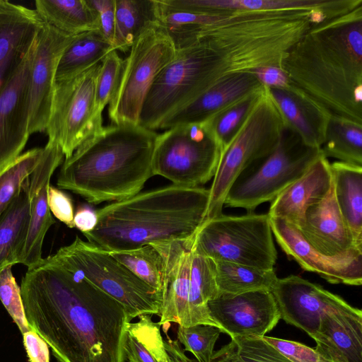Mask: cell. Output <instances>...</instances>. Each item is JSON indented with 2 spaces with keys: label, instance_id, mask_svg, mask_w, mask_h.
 Wrapping results in <instances>:
<instances>
[{
  "label": "cell",
  "instance_id": "cell-1",
  "mask_svg": "<svg viewBox=\"0 0 362 362\" xmlns=\"http://www.w3.org/2000/svg\"><path fill=\"white\" fill-rule=\"evenodd\" d=\"M21 293L30 329L59 362H124L126 308L48 257L28 269Z\"/></svg>",
  "mask_w": 362,
  "mask_h": 362
},
{
  "label": "cell",
  "instance_id": "cell-2",
  "mask_svg": "<svg viewBox=\"0 0 362 362\" xmlns=\"http://www.w3.org/2000/svg\"><path fill=\"white\" fill-rule=\"evenodd\" d=\"M281 69L292 86L331 117L362 125V4L313 25Z\"/></svg>",
  "mask_w": 362,
  "mask_h": 362
},
{
  "label": "cell",
  "instance_id": "cell-3",
  "mask_svg": "<svg viewBox=\"0 0 362 362\" xmlns=\"http://www.w3.org/2000/svg\"><path fill=\"white\" fill-rule=\"evenodd\" d=\"M252 66L248 37L241 24L226 16L210 34L176 50L173 59L155 78L143 104L139 124L158 129L169 116L210 88Z\"/></svg>",
  "mask_w": 362,
  "mask_h": 362
},
{
  "label": "cell",
  "instance_id": "cell-4",
  "mask_svg": "<svg viewBox=\"0 0 362 362\" xmlns=\"http://www.w3.org/2000/svg\"><path fill=\"white\" fill-rule=\"evenodd\" d=\"M158 134L140 124L103 129L64 159L57 180L89 204L118 202L141 192L154 176L152 158Z\"/></svg>",
  "mask_w": 362,
  "mask_h": 362
},
{
  "label": "cell",
  "instance_id": "cell-5",
  "mask_svg": "<svg viewBox=\"0 0 362 362\" xmlns=\"http://www.w3.org/2000/svg\"><path fill=\"white\" fill-rule=\"evenodd\" d=\"M209 190L175 185L139 192L97 210L87 241L106 251L190 238L205 221Z\"/></svg>",
  "mask_w": 362,
  "mask_h": 362
},
{
  "label": "cell",
  "instance_id": "cell-6",
  "mask_svg": "<svg viewBox=\"0 0 362 362\" xmlns=\"http://www.w3.org/2000/svg\"><path fill=\"white\" fill-rule=\"evenodd\" d=\"M287 127L269 87L264 85L221 153L209 189L205 220L222 214L225 199L233 182L250 165L274 150Z\"/></svg>",
  "mask_w": 362,
  "mask_h": 362
},
{
  "label": "cell",
  "instance_id": "cell-7",
  "mask_svg": "<svg viewBox=\"0 0 362 362\" xmlns=\"http://www.w3.org/2000/svg\"><path fill=\"white\" fill-rule=\"evenodd\" d=\"M47 257L122 304L131 320L143 315H158L160 292L136 277L103 248L76 235L71 244Z\"/></svg>",
  "mask_w": 362,
  "mask_h": 362
},
{
  "label": "cell",
  "instance_id": "cell-8",
  "mask_svg": "<svg viewBox=\"0 0 362 362\" xmlns=\"http://www.w3.org/2000/svg\"><path fill=\"white\" fill-rule=\"evenodd\" d=\"M195 253L262 269H274L277 252L267 214L206 219L193 237Z\"/></svg>",
  "mask_w": 362,
  "mask_h": 362
},
{
  "label": "cell",
  "instance_id": "cell-9",
  "mask_svg": "<svg viewBox=\"0 0 362 362\" xmlns=\"http://www.w3.org/2000/svg\"><path fill=\"white\" fill-rule=\"evenodd\" d=\"M322 154L320 149L305 146L287 127L274 150L250 165L235 180L224 205L242 208L252 214L259 204L272 202Z\"/></svg>",
  "mask_w": 362,
  "mask_h": 362
},
{
  "label": "cell",
  "instance_id": "cell-10",
  "mask_svg": "<svg viewBox=\"0 0 362 362\" xmlns=\"http://www.w3.org/2000/svg\"><path fill=\"white\" fill-rule=\"evenodd\" d=\"M221 153L222 148L202 123L178 124L158 134L153 173L175 185L197 187L214 177Z\"/></svg>",
  "mask_w": 362,
  "mask_h": 362
},
{
  "label": "cell",
  "instance_id": "cell-11",
  "mask_svg": "<svg viewBox=\"0 0 362 362\" xmlns=\"http://www.w3.org/2000/svg\"><path fill=\"white\" fill-rule=\"evenodd\" d=\"M129 52L119 86L108 105L112 124H139L148 90L156 76L175 57L176 49L157 24L143 32Z\"/></svg>",
  "mask_w": 362,
  "mask_h": 362
},
{
  "label": "cell",
  "instance_id": "cell-12",
  "mask_svg": "<svg viewBox=\"0 0 362 362\" xmlns=\"http://www.w3.org/2000/svg\"><path fill=\"white\" fill-rule=\"evenodd\" d=\"M100 63L85 71L56 81L45 131L57 143L64 159L103 127V112L95 106V85Z\"/></svg>",
  "mask_w": 362,
  "mask_h": 362
},
{
  "label": "cell",
  "instance_id": "cell-13",
  "mask_svg": "<svg viewBox=\"0 0 362 362\" xmlns=\"http://www.w3.org/2000/svg\"><path fill=\"white\" fill-rule=\"evenodd\" d=\"M37 38L38 33L0 89V172L21 155L30 136V75Z\"/></svg>",
  "mask_w": 362,
  "mask_h": 362
},
{
  "label": "cell",
  "instance_id": "cell-14",
  "mask_svg": "<svg viewBox=\"0 0 362 362\" xmlns=\"http://www.w3.org/2000/svg\"><path fill=\"white\" fill-rule=\"evenodd\" d=\"M270 291L280 319L303 329L312 338L324 313L354 308L340 296L296 275L278 278Z\"/></svg>",
  "mask_w": 362,
  "mask_h": 362
},
{
  "label": "cell",
  "instance_id": "cell-15",
  "mask_svg": "<svg viewBox=\"0 0 362 362\" xmlns=\"http://www.w3.org/2000/svg\"><path fill=\"white\" fill-rule=\"evenodd\" d=\"M210 317L230 338L262 337L279 322L280 313L269 290L219 294L208 303Z\"/></svg>",
  "mask_w": 362,
  "mask_h": 362
},
{
  "label": "cell",
  "instance_id": "cell-16",
  "mask_svg": "<svg viewBox=\"0 0 362 362\" xmlns=\"http://www.w3.org/2000/svg\"><path fill=\"white\" fill-rule=\"evenodd\" d=\"M76 35L45 23L38 33L31 69L28 132L45 130L52 105L57 68L60 57Z\"/></svg>",
  "mask_w": 362,
  "mask_h": 362
},
{
  "label": "cell",
  "instance_id": "cell-17",
  "mask_svg": "<svg viewBox=\"0 0 362 362\" xmlns=\"http://www.w3.org/2000/svg\"><path fill=\"white\" fill-rule=\"evenodd\" d=\"M270 223L272 234L281 248L303 269L315 272L331 284L361 285L362 252L335 257L325 256L287 221L270 218Z\"/></svg>",
  "mask_w": 362,
  "mask_h": 362
},
{
  "label": "cell",
  "instance_id": "cell-18",
  "mask_svg": "<svg viewBox=\"0 0 362 362\" xmlns=\"http://www.w3.org/2000/svg\"><path fill=\"white\" fill-rule=\"evenodd\" d=\"M64 155L55 142L48 141L41 158L28 179L30 223L28 232L19 258V264L32 267L42 259L45 235L55 223L47 203V191L55 170L62 164Z\"/></svg>",
  "mask_w": 362,
  "mask_h": 362
},
{
  "label": "cell",
  "instance_id": "cell-19",
  "mask_svg": "<svg viewBox=\"0 0 362 362\" xmlns=\"http://www.w3.org/2000/svg\"><path fill=\"white\" fill-rule=\"evenodd\" d=\"M193 237L150 244L158 251L163 259L161 303L158 322L160 326L170 322L186 326Z\"/></svg>",
  "mask_w": 362,
  "mask_h": 362
},
{
  "label": "cell",
  "instance_id": "cell-20",
  "mask_svg": "<svg viewBox=\"0 0 362 362\" xmlns=\"http://www.w3.org/2000/svg\"><path fill=\"white\" fill-rule=\"evenodd\" d=\"M297 228L305 240L325 256L335 257L362 252L341 214L333 181L326 196L307 209Z\"/></svg>",
  "mask_w": 362,
  "mask_h": 362
},
{
  "label": "cell",
  "instance_id": "cell-21",
  "mask_svg": "<svg viewBox=\"0 0 362 362\" xmlns=\"http://www.w3.org/2000/svg\"><path fill=\"white\" fill-rule=\"evenodd\" d=\"M313 339L322 362H362V311L325 313Z\"/></svg>",
  "mask_w": 362,
  "mask_h": 362
},
{
  "label": "cell",
  "instance_id": "cell-22",
  "mask_svg": "<svg viewBox=\"0 0 362 362\" xmlns=\"http://www.w3.org/2000/svg\"><path fill=\"white\" fill-rule=\"evenodd\" d=\"M332 181L330 163L322 154L300 177L272 202L267 214L299 227L307 209L326 196Z\"/></svg>",
  "mask_w": 362,
  "mask_h": 362
},
{
  "label": "cell",
  "instance_id": "cell-23",
  "mask_svg": "<svg viewBox=\"0 0 362 362\" xmlns=\"http://www.w3.org/2000/svg\"><path fill=\"white\" fill-rule=\"evenodd\" d=\"M263 84L250 72L233 75L215 86L167 117L158 129H167L187 123H202L209 118L258 91Z\"/></svg>",
  "mask_w": 362,
  "mask_h": 362
},
{
  "label": "cell",
  "instance_id": "cell-24",
  "mask_svg": "<svg viewBox=\"0 0 362 362\" xmlns=\"http://www.w3.org/2000/svg\"><path fill=\"white\" fill-rule=\"evenodd\" d=\"M168 9L198 12L322 10L334 17L360 4L359 0H160Z\"/></svg>",
  "mask_w": 362,
  "mask_h": 362
},
{
  "label": "cell",
  "instance_id": "cell-25",
  "mask_svg": "<svg viewBox=\"0 0 362 362\" xmlns=\"http://www.w3.org/2000/svg\"><path fill=\"white\" fill-rule=\"evenodd\" d=\"M44 23L35 10L0 0V72L4 81Z\"/></svg>",
  "mask_w": 362,
  "mask_h": 362
},
{
  "label": "cell",
  "instance_id": "cell-26",
  "mask_svg": "<svg viewBox=\"0 0 362 362\" xmlns=\"http://www.w3.org/2000/svg\"><path fill=\"white\" fill-rule=\"evenodd\" d=\"M269 89L288 127L305 146L320 149L331 117L291 84L286 89Z\"/></svg>",
  "mask_w": 362,
  "mask_h": 362
},
{
  "label": "cell",
  "instance_id": "cell-27",
  "mask_svg": "<svg viewBox=\"0 0 362 362\" xmlns=\"http://www.w3.org/2000/svg\"><path fill=\"white\" fill-rule=\"evenodd\" d=\"M336 201L356 247L362 249V166L330 163Z\"/></svg>",
  "mask_w": 362,
  "mask_h": 362
},
{
  "label": "cell",
  "instance_id": "cell-28",
  "mask_svg": "<svg viewBox=\"0 0 362 362\" xmlns=\"http://www.w3.org/2000/svg\"><path fill=\"white\" fill-rule=\"evenodd\" d=\"M28 179L20 194L0 217V272L19 264L30 223Z\"/></svg>",
  "mask_w": 362,
  "mask_h": 362
},
{
  "label": "cell",
  "instance_id": "cell-29",
  "mask_svg": "<svg viewBox=\"0 0 362 362\" xmlns=\"http://www.w3.org/2000/svg\"><path fill=\"white\" fill-rule=\"evenodd\" d=\"M218 295L214 261L192 250L188 316L185 327L210 325L218 327L208 309V303Z\"/></svg>",
  "mask_w": 362,
  "mask_h": 362
},
{
  "label": "cell",
  "instance_id": "cell-30",
  "mask_svg": "<svg viewBox=\"0 0 362 362\" xmlns=\"http://www.w3.org/2000/svg\"><path fill=\"white\" fill-rule=\"evenodd\" d=\"M35 4L45 23L66 34L99 30L98 14L87 0H37Z\"/></svg>",
  "mask_w": 362,
  "mask_h": 362
},
{
  "label": "cell",
  "instance_id": "cell-31",
  "mask_svg": "<svg viewBox=\"0 0 362 362\" xmlns=\"http://www.w3.org/2000/svg\"><path fill=\"white\" fill-rule=\"evenodd\" d=\"M158 0H115V48L129 52L141 34L158 24Z\"/></svg>",
  "mask_w": 362,
  "mask_h": 362
},
{
  "label": "cell",
  "instance_id": "cell-32",
  "mask_svg": "<svg viewBox=\"0 0 362 362\" xmlns=\"http://www.w3.org/2000/svg\"><path fill=\"white\" fill-rule=\"evenodd\" d=\"M114 49L99 30L76 35L60 57L55 81L69 78L85 71L100 63Z\"/></svg>",
  "mask_w": 362,
  "mask_h": 362
},
{
  "label": "cell",
  "instance_id": "cell-33",
  "mask_svg": "<svg viewBox=\"0 0 362 362\" xmlns=\"http://www.w3.org/2000/svg\"><path fill=\"white\" fill-rule=\"evenodd\" d=\"M127 327L124 350L129 362H169L159 324L151 315L139 317Z\"/></svg>",
  "mask_w": 362,
  "mask_h": 362
},
{
  "label": "cell",
  "instance_id": "cell-34",
  "mask_svg": "<svg viewBox=\"0 0 362 362\" xmlns=\"http://www.w3.org/2000/svg\"><path fill=\"white\" fill-rule=\"evenodd\" d=\"M214 261L218 295H238L257 290L270 291L278 279L274 269H262L228 262Z\"/></svg>",
  "mask_w": 362,
  "mask_h": 362
},
{
  "label": "cell",
  "instance_id": "cell-35",
  "mask_svg": "<svg viewBox=\"0 0 362 362\" xmlns=\"http://www.w3.org/2000/svg\"><path fill=\"white\" fill-rule=\"evenodd\" d=\"M320 150L327 158L362 166V125L331 117Z\"/></svg>",
  "mask_w": 362,
  "mask_h": 362
},
{
  "label": "cell",
  "instance_id": "cell-36",
  "mask_svg": "<svg viewBox=\"0 0 362 362\" xmlns=\"http://www.w3.org/2000/svg\"><path fill=\"white\" fill-rule=\"evenodd\" d=\"M107 252L136 277L160 292L163 259L154 246L145 245L131 250Z\"/></svg>",
  "mask_w": 362,
  "mask_h": 362
},
{
  "label": "cell",
  "instance_id": "cell-37",
  "mask_svg": "<svg viewBox=\"0 0 362 362\" xmlns=\"http://www.w3.org/2000/svg\"><path fill=\"white\" fill-rule=\"evenodd\" d=\"M43 148H35L18 156L0 172V217L20 194L25 181L37 165Z\"/></svg>",
  "mask_w": 362,
  "mask_h": 362
},
{
  "label": "cell",
  "instance_id": "cell-38",
  "mask_svg": "<svg viewBox=\"0 0 362 362\" xmlns=\"http://www.w3.org/2000/svg\"><path fill=\"white\" fill-rule=\"evenodd\" d=\"M263 87L202 122L219 144L222 148V152L247 115Z\"/></svg>",
  "mask_w": 362,
  "mask_h": 362
},
{
  "label": "cell",
  "instance_id": "cell-39",
  "mask_svg": "<svg viewBox=\"0 0 362 362\" xmlns=\"http://www.w3.org/2000/svg\"><path fill=\"white\" fill-rule=\"evenodd\" d=\"M221 333L219 328L210 325H178L177 336L184 351L191 352L198 362H211L214 346Z\"/></svg>",
  "mask_w": 362,
  "mask_h": 362
},
{
  "label": "cell",
  "instance_id": "cell-40",
  "mask_svg": "<svg viewBox=\"0 0 362 362\" xmlns=\"http://www.w3.org/2000/svg\"><path fill=\"white\" fill-rule=\"evenodd\" d=\"M124 59L114 49L100 62L95 85V106L103 112L113 98L119 86Z\"/></svg>",
  "mask_w": 362,
  "mask_h": 362
},
{
  "label": "cell",
  "instance_id": "cell-41",
  "mask_svg": "<svg viewBox=\"0 0 362 362\" xmlns=\"http://www.w3.org/2000/svg\"><path fill=\"white\" fill-rule=\"evenodd\" d=\"M11 268L8 267L0 272V300L23 334L30 327L25 315L21 287Z\"/></svg>",
  "mask_w": 362,
  "mask_h": 362
},
{
  "label": "cell",
  "instance_id": "cell-42",
  "mask_svg": "<svg viewBox=\"0 0 362 362\" xmlns=\"http://www.w3.org/2000/svg\"><path fill=\"white\" fill-rule=\"evenodd\" d=\"M230 341L243 362H291L262 337H236Z\"/></svg>",
  "mask_w": 362,
  "mask_h": 362
},
{
  "label": "cell",
  "instance_id": "cell-43",
  "mask_svg": "<svg viewBox=\"0 0 362 362\" xmlns=\"http://www.w3.org/2000/svg\"><path fill=\"white\" fill-rule=\"evenodd\" d=\"M262 339L291 362H322L314 348L301 343L266 335Z\"/></svg>",
  "mask_w": 362,
  "mask_h": 362
},
{
  "label": "cell",
  "instance_id": "cell-44",
  "mask_svg": "<svg viewBox=\"0 0 362 362\" xmlns=\"http://www.w3.org/2000/svg\"><path fill=\"white\" fill-rule=\"evenodd\" d=\"M47 203L50 212L70 228H74V207L71 198L64 192L52 185L47 191Z\"/></svg>",
  "mask_w": 362,
  "mask_h": 362
},
{
  "label": "cell",
  "instance_id": "cell-45",
  "mask_svg": "<svg viewBox=\"0 0 362 362\" xmlns=\"http://www.w3.org/2000/svg\"><path fill=\"white\" fill-rule=\"evenodd\" d=\"M87 2L98 14L99 32L115 48V0H87Z\"/></svg>",
  "mask_w": 362,
  "mask_h": 362
},
{
  "label": "cell",
  "instance_id": "cell-46",
  "mask_svg": "<svg viewBox=\"0 0 362 362\" xmlns=\"http://www.w3.org/2000/svg\"><path fill=\"white\" fill-rule=\"evenodd\" d=\"M23 344L30 362H49L47 342L33 329L23 334Z\"/></svg>",
  "mask_w": 362,
  "mask_h": 362
},
{
  "label": "cell",
  "instance_id": "cell-47",
  "mask_svg": "<svg viewBox=\"0 0 362 362\" xmlns=\"http://www.w3.org/2000/svg\"><path fill=\"white\" fill-rule=\"evenodd\" d=\"M251 73L254 74L263 85L269 88L286 89L290 86L286 74L279 67L259 68Z\"/></svg>",
  "mask_w": 362,
  "mask_h": 362
},
{
  "label": "cell",
  "instance_id": "cell-48",
  "mask_svg": "<svg viewBox=\"0 0 362 362\" xmlns=\"http://www.w3.org/2000/svg\"><path fill=\"white\" fill-rule=\"evenodd\" d=\"M98 220L97 210H95L89 204H83L79 205L74 212V227L82 233L94 230L97 226Z\"/></svg>",
  "mask_w": 362,
  "mask_h": 362
},
{
  "label": "cell",
  "instance_id": "cell-49",
  "mask_svg": "<svg viewBox=\"0 0 362 362\" xmlns=\"http://www.w3.org/2000/svg\"><path fill=\"white\" fill-rule=\"evenodd\" d=\"M164 346L169 362H198L187 356L177 339L173 340L168 337V339L164 340Z\"/></svg>",
  "mask_w": 362,
  "mask_h": 362
},
{
  "label": "cell",
  "instance_id": "cell-50",
  "mask_svg": "<svg viewBox=\"0 0 362 362\" xmlns=\"http://www.w3.org/2000/svg\"><path fill=\"white\" fill-rule=\"evenodd\" d=\"M211 362H243L231 341L214 354Z\"/></svg>",
  "mask_w": 362,
  "mask_h": 362
}]
</instances>
